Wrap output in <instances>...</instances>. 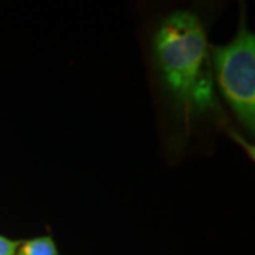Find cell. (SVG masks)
I'll list each match as a JSON object with an SVG mask.
<instances>
[{"label": "cell", "mask_w": 255, "mask_h": 255, "mask_svg": "<svg viewBox=\"0 0 255 255\" xmlns=\"http://www.w3.org/2000/svg\"><path fill=\"white\" fill-rule=\"evenodd\" d=\"M21 241H14L0 236V255H16Z\"/></svg>", "instance_id": "cell-4"}, {"label": "cell", "mask_w": 255, "mask_h": 255, "mask_svg": "<svg viewBox=\"0 0 255 255\" xmlns=\"http://www.w3.org/2000/svg\"><path fill=\"white\" fill-rule=\"evenodd\" d=\"M220 91L243 125L255 129V37L241 28L226 46L211 47Z\"/></svg>", "instance_id": "cell-2"}, {"label": "cell", "mask_w": 255, "mask_h": 255, "mask_svg": "<svg viewBox=\"0 0 255 255\" xmlns=\"http://www.w3.org/2000/svg\"><path fill=\"white\" fill-rule=\"evenodd\" d=\"M16 255H58V251L54 240L46 236L21 243Z\"/></svg>", "instance_id": "cell-3"}, {"label": "cell", "mask_w": 255, "mask_h": 255, "mask_svg": "<svg viewBox=\"0 0 255 255\" xmlns=\"http://www.w3.org/2000/svg\"><path fill=\"white\" fill-rule=\"evenodd\" d=\"M155 54L166 85L186 110L214 108L207 37L194 13L177 10L164 18L155 34Z\"/></svg>", "instance_id": "cell-1"}]
</instances>
